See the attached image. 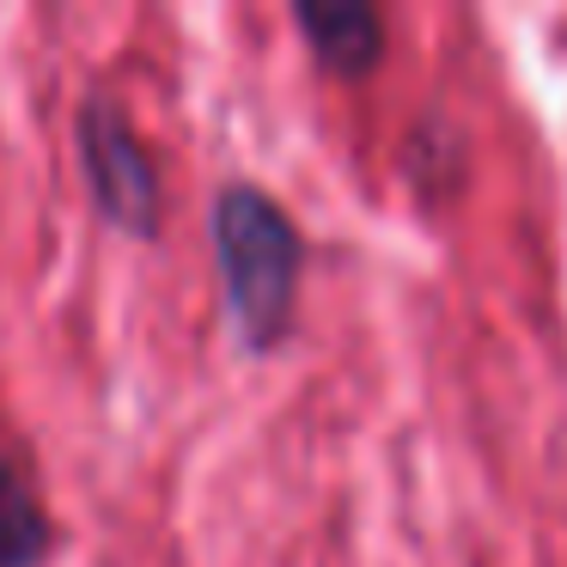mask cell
I'll use <instances>...</instances> for the list:
<instances>
[{"label": "cell", "mask_w": 567, "mask_h": 567, "mask_svg": "<svg viewBox=\"0 0 567 567\" xmlns=\"http://www.w3.org/2000/svg\"><path fill=\"white\" fill-rule=\"evenodd\" d=\"M208 233L245 348H257V354L281 348L299 318V269H306V238H299L293 214L257 184H226L214 196Z\"/></svg>", "instance_id": "1"}, {"label": "cell", "mask_w": 567, "mask_h": 567, "mask_svg": "<svg viewBox=\"0 0 567 567\" xmlns=\"http://www.w3.org/2000/svg\"><path fill=\"white\" fill-rule=\"evenodd\" d=\"M80 165H86L92 202L111 226H123L128 238H159L165 226V189L159 165H153L147 141L135 135L128 111L111 92H92L80 104Z\"/></svg>", "instance_id": "2"}, {"label": "cell", "mask_w": 567, "mask_h": 567, "mask_svg": "<svg viewBox=\"0 0 567 567\" xmlns=\"http://www.w3.org/2000/svg\"><path fill=\"white\" fill-rule=\"evenodd\" d=\"M293 25L306 38L311 62L336 80H367L384 62V13L360 0H299Z\"/></svg>", "instance_id": "3"}, {"label": "cell", "mask_w": 567, "mask_h": 567, "mask_svg": "<svg viewBox=\"0 0 567 567\" xmlns=\"http://www.w3.org/2000/svg\"><path fill=\"white\" fill-rule=\"evenodd\" d=\"M55 555V518L31 476L0 452V567H43Z\"/></svg>", "instance_id": "4"}]
</instances>
